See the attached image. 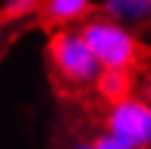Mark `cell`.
I'll return each instance as SVG.
<instances>
[{"label": "cell", "mask_w": 151, "mask_h": 149, "mask_svg": "<svg viewBox=\"0 0 151 149\" xmlns=\"http://www.w3.org/2000/svg\"><path fill=\"white\" fill-rule=\"evenodd\" d=\"M104 132L132 149H151V102L142 95H134L109 106L104 114Z\"/></svg>", "instance_id": "3"}, {"label": "cell", "mask_w": 151, "mask_h": 149, "mask_svg": "<svg viewBox=\"0 0 151 149\" xmlns=\"http://www.w3.org/2000/svg\"><path fill=\"white\" fill-rule=\"evenodd\" d=\"M80 35L85 45L90 47L92 57L97 59L99 69H113V71H132L139 73L149 47L134 35L132 28H125L104 14L90 17L80 28Z\"/></svg>", "instance_id": "1"}, {"label": "cell", "mask_w": 151, "mask_h": 149, "mask_svg": "<svg viewBox=\"0 0 151 149\" xmlns=\"http://www.w3.org/2000/svg\"><path fill=\"white\" fill-rule=\"evenodd\" d=\"M90 147H92V149H132V147H127L125 142L116 140V137H113V135H109V132L97 135V137L90 142Z\"/></svg>", "instance_id": "8"}, {"label": "cell", "mask_w": 151, "mask_h": 149, "mask_svg": "<svg viewBox=\"0 0 151 149\" xmlns=\"http://www.w3.org/2000/svg\"><path fill=\"white\" fill-rule=\"evenodd\" d=\"M71 149H92L87 142H80V144H76V147H71Z\"/></svg>", "instance_id": "10"}, {"label": "cell", "mask_w": 151, "mask_h": 149, "mask_svg": "<svg viewBox=\"0 0 151 149\" xmlns=\"http://www.w3.org/2000/svg\"><path fill=\"white\" fill-rule=\"evenodd\" d=\"M97 5L87 0H42L38 2L35 14L40 17L42 24H47L52 31L61 28H73L76 24H85L90 17H94Z\"/></svg>", "instance_id": "4"}, {"label": "cell", "mask_w": 151, "mask_h": 149, "mask_svg": "<svg viewBox=\"0 0 151 149\" xmlns=\"http://www.w3.org/2000/svg\"><path fill=\"white\" fill-rule=\"evenodd\" d=\"M139 73H142V80H144V88H146V92H144L142 97H146V99L151 102V50H149V54H146ZM139 73H137V76H139Z\"/></svg>", "instance_id": "9"}, {"label": "cell", "mask_w": 151, "mask_h": 149, "mask_svg": "<svg viewBox=\"0 0 151 149\" xmlns=\"http://www.w3.org/2000/svg\"><path fill=\"white\" fill-rule=\"evenodd\" d=\"M45 54H47L52 80L66 92L90 90L94 78L101 71L90 47L85 45L80 31H73V28L52 31L47 38Z\"/></svg>", "instance_id": "2"}, {"label": "cell", "mask_w": 151, "mask_h": 149, "mask_svg": "<svg viewBox=\"0 0 151 149\" xmlns=\"http://www.w3.org/2000/svg\"><path fill=\"white\" fill-rule=\"evenodd\" d=\"M137 73L132 71H113V69H101L99 76L94 78L92 83V90L94 95L106 104V106H113V104H120L130 97H134V85H137Z\"/></svg>", "instance_id": "5"}, {"label": "cell", "mask_w": 151, "mask_h": 149, "mask_svg": "<svg viewBox=\"0 0 151 149\" xmlns=\"http://www.w3.org/2000/svg\"><path fill=\"white\" fill-rule=\"evenodd\" d=\"M35 9H38L35 0H9V2H5L0 7V24L24 19L28 14H35Z\"/></svg>", "instance_id": "7"}, {"label": "cell", "mask_w": 151, "mask_h": 149, "mask_svg": "<svg viewBox=\"0 0 151 149\" xmlns=\"http://www.w3.org/2000/svg\"><path fill=\"white\" fill-rule=\"evenodd\" d=\"M97 9H101L99 14H104L106 19L132 28L139 24H151V0H109L104 5H99Z\"/></svg>", "instance_id": "6"}]
</instances>
